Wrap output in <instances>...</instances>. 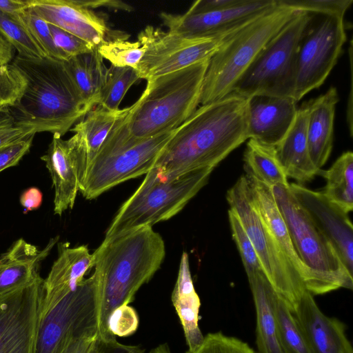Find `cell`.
<instances>
[{
    "mask_svg": "<svg viewBox=\"0 0 353 353\" xmlns=\"http://www.w3.org/2000/svg\"><path fill=\"white\" fill-rule=\"evenodd\" d=\"M50 172L54 189V212L61 216L74 205L80 183L87 170L82 137L79 133L67 140L54 134L46 154L41 157Z\"/></svg>",
    "mask_w": 353,
    "mask_h": 353,
    "instance_id": "cell-16",
    "label": "cell"
},
{
    "mask_svg": "<svg viewBox=\"0 0 353 353\" xmlns=\"http://www.w3.org/2000/svg\"><path fill=\"white\" fill-rule=\"evenodd\" d=\"M256 310V343L259 353H285L274 311L276 292L263 271L247 275Z\"/></svg>",
    "mask_w": 353,
    "mask_h": 353,
    "instance_id": "cell-26",
    "label": "cell"
},
{
    "mask_svg": "<svg viewBox=\"0 0 353 353\" xmlns=\"http://www.w3.org/2000/svg\"><path fill=\"white\" fill-rule=\"evenodd\" d=\"M20 19L46 57L61 61L69 59L54 44L49 25L45 20L28 8L21 14Z\"/></svg>",
    "mask_w": 353,
    "mask_h": 353,
    "instance_id": "cell-36",
    "label": "cell"
},
{
    "mask_svg": "<svg viewBox=\"0 0 353 353\" xmlns=\"http://www.w3.org/2000/svg\"><path fill=\"white\" fill-rule=\"evenodd\" d=\"M11 63L26 80L20 100L9 108L19 125L62 137L89 112L63 61L17 55Z\"/></svg>",
    "mask_w": 353,
    "mask_h": 353,
    "instance_id": "cell-3",
    "label": "cell"
},
{
    "mask_svg": "<svg viewBox=\"0 0 353 353\" xmlns=\"http://www.w3.org/2000/svg\"><path fill=\"white\" fill-rule=\"evenodd\" d=\"M292 312L311 353H353L344 324L324 314L308 291L301 297Z\"/></svg>",
    "mask_w": 353,
    "mask_h": 353,
    "instance_id": "cell-20",
    "label": "cell"
},
{
    "mask_svg": "<svg viewBox=\"0 0 353 353\" xmlns=\"http://www.w3.org/2000/svg\"><path fill=\"white\" fill-rule=\"evenodd\" d=\"M139 324L137 310L130 305H122L115 308L109 315L107 327L108 332L119 337L133 334Z\"/></svg>",
    "mask_w": 353,
    "mask_h": 353,
    "instance_id": "cell-40",
    "label": "cell"
},
{
    "mask_svg": "<svg viewBox=\"0 0 353 353\" xmlns=\"http://www.w3.org/2000/svg\"><path fill=\"white\" fill-rule=\"evenodd\" d=\"M14 52V47L0 34V65L12 61Z\"/></svg>",
    "mask_w": 353,
    "mask_h": 353,
    "instance_id": "cell-49",
    "label": "cell"
},
{
    "mask_svg": "<svg viewBox=\"0 0 353 353\" xmlns=\"http://www.w3.org/2000/svg\"><path fill=\"white\" fill-rule=\"evenodd\" d=\"M226 199L256 252L262 270L274 290L293 310L306 292L303 281L251 201L245 175L228 190Z\"/></svg>",
    "mask_w": 353,
    "mask_h": 353,
    "instance_id": "cell-10",
    "label": "cell"
},
{
    "mask_svg": "<svg viewBox=\"0 0 353 353\" xmlns=\"http://www.w3.org/2000/svg\"><path fill=\"white\" fill-rule=\"evenodd\" d=\"M276 4L228 34L209 59L200 104L221 99L233 88L263 48L297 12Z\"/></svg>",
    "mask_w": 353,
    "mask_h": 353,
    "instance_id": "cell-5",
    "label": "cell"
},
{
    "mask_svg": "<svg viewBox=\"0 0 353 353\" xmlns=\"http://www.w3.org/2000/svg\"><path fill=\"white\" fill-rule=\"evenodd\" d=\"M245 173L253 207L299 273L305 285L307 278V269L294 250L287 225L279 209L272 188L258 180L250 173L248 172Z\"/></svg>",
    "mask_w": 353,
    "mask_h": 353,
    "instance_id": "cell-25",
    "label": "cell"
},
{
    "mask_svg": "<svg viewBox=\"0 0 353 353\" xmlns=\"http://www.w3.org/2000/svg\"><path fill=\"white\" fill-rule=\"evenodd\" d=\"M346 40L344 15L309 13L296 52L294 94L296 102L324 83Z\"/></svg>",
    "mask_w": 353,
    "mask_h": 353,
    "instance_id": "cell-11",
    "label": "cell"
},
{
    "mask_svg": "<svg viewBox=\"0 0 353 353\" xmlns=\"http://www.w3.org/2000/svg\"><path fill=\"white\" fill-rule=\"evenodd\" d=\"M97 332V294L92 275L41 314L34 353H59L71 339Z\"/></svg>",
    "mask_w": 353,
    "mask_h": 353,
    "instance_id": "cell-12",
    "label": "cell"
},
{
    "mask_svg": "<svg viewBox=\"0 0 353 353\" xmlns=\"http://www.w3.org/2000/svg\"><path fill=\"white\" fill-rule=\"evenodd\" d=\"M97 294V329L104 341L116 339L108 330L110 313L130 305L139 288L160 268L165 255L161 236L145 225L104 239L92 253Z\"/></svg>",
    "mask_w": 353,
    "mask_h": 353,
    "instance_id": "cell-2",
    "label": "cell"
},
{
    "mask_svg": "<svg viewBox=\"0 0 353 353\" xmlns=\"http://www.w3.org/2000/svg\"><path fill=\"white\" fill-rule=\"evenodd\" d=\"M274 311L279 337L285 353H311L303 333L286 301L276 292Z\"/></svg>",
    "mask_w": 353,
    "mask_h": 353,
    "instance_id": "cell-32",
    "label": "cell"
},
{
    "mask_svg": "<svg viewBox=\"0 0 353 353\" xmlns=\"http://www.w3.org/2000/svg\"><path fill=\"white\" fill-rule=\"evenodd\" d=\"M97 50L112 65L131 67L136 70L144 54V49L138 41L130 42L120 38L106 40Z\"/></svg>",
    "mask_w": 353,
    "mask_h": 353,
    "instance_id": "cell-35",
    "label": "cell"
},
{
    "mask_svg": "<svg viewBox=\"0 0 353 353\" xmlns=\"http://www.w3.org/2000/svg\"><path fill=\"white\" fill-rule=\"evenodd\" d=\"M19 201L23 212L27 213L39 208L43 201V194L39 188L30 187L22 192Z\"/></svg>",
    "mask_w": 353,
    "mask_h": 353,
    "instance_id": "cell-46",
    "label": "cell"
},
{
    "mask_svg": "<svg viewBox=\"0 0 353 353\" xmlns=\"http://www.w3.org/2000/svg\"><path fill=\"white\" fill-rule=\"evenodd\" d=\"M97 48L63 61L85 106L90 111L99 101L108 68Z\"/></svg>",
    "mask_w": 353,
    "mask_h": 353,
    "instance_id": "cell-28",
    "label": "cell"
},
{
    "mask_svg": "<svg viewBox=\"0 0 353 353\" xmlns=\"http://www.w3.org/2000/svg\"><path fill=\"white\" fill-rule=\"evenodd\" d=\"M228 34L187 37L147 26L138 35L144 49L137 69L139 79L148 81L209 59Z\"/></svg>",
    "mask_w": 353,
    "mask_h": 353,
    "instance_id": "cell-14",
    "label": "cell"
},
{
    "mask_svg": "<svg viewBox=\"0 0 353 353\" xmlns=\"http://www.w3.org/2000/svg\"><path fill=\"white\" fill-rule=\"evenodd\" d=\"M276 0H199L183 14L162 12L168 31L187 37L230 34L276 6Z\"/></svg>",
    "mask_w": 353,
    "mask_h": 353,
    "instance_id": "cell-13",
    "label": "cell"
},
{
    "mask_svg": "<svg viewBox=\"0 0 353 353\" xmlns=\"http://www.w3.org/2000/svg\"><path fill=\"white\" fill-rule=\"evenodd\" d=\"M339 101L337 89L331 86L324 94L307 101L309 154L318 170L325 164L332 150L334 114Z\"/></svg>",
    "mask_w": 353,
    "mask_h": 353,
    "instance_id": "cell-23",
    "label": "cell"
},
{
    "mask_svg": "<svg viewBox=\"0 0 353 353\" xmlns=\"http://www.w3.org/2000/svg\"><path fill=\"white\" fill-rule=\"evenodd\" d=\"M130 110L110 131L90 163L79 185L86 199H93L125 181L146 174L178 128L155 136L137 139L128 126Z\"/></svg>",
    "mask_w": 353,
    "mask_h": 353,
    "instance_id": "cell-6",
    "label": "cell"
},
{
    "mask_svg": "<svg viewBox=\"0 0 353 353\" xmlns=\"http://www.w3.org/2000/svg\"><path fill=\"white\" fill-rule=\"evenodd\" d=\"M232 236L240 254L247 275L263 271L255 249L236 215L228 210Z\"/></svg>",
    "mask_w": 353,
    "mask_h": 353,
    "instance_id": "cell-38",
    "label": "cell"
},
{
    "mask_svg": "<svg viewBox=\"0 0 353 353\" xmlns=\"http://www.w3.org/2000/svg\"><path fill=\"white\" fill-rule=\"evenodd\" d=\"M289 188L353 274V227L348 214L330 202L322 192L312 190L296 183H290Z\"/></svg>",
    "mask_w": 353,
    "mask_h": 353,
    "instance_id": "cell-17",
    "label": "cell"
},
{
    "mask_svg": "<svg viewBox=\"0 0 353 353\" xmlns=\"http://www.w3.org/2000/svg\"><path fill=\"white\" fill-rule=\"evenodd\" d=\"M209 59L147 81L128 117L130 134L151 137L180 126L197 109Z\"/></svg>",
    "mask_w": 353,
    "mask_h": 353,
    "instance_id": "cell-4",
    "label": "cell"
},
{
    "mask_svg": "<svg viewBox=\"0 0 353 353\" xmlns=\"http://www.w3.org/2000/svg\"><path fill=\"white\" fill-rule=\"evenodd\" d=\"M214 169L203 168L170 176L153 167L119 209L105 239L170 219L207 184Z\"/></svg>",
    "mask_w": 353,
    "mask_h": 353,
    "instance_id": "cell-7",
    "label": "cell"
},
{
    "mask_svg": "<svg viewBox=\"0 0 353 353\" xmlns=\"http://www.w3.org/2000/svg\"><path fill=\"white\" fill-rule=\"evenodd\" d=\"M308 19L309 13L297 11L259 52L232 92L246 99L254 95L294 99L296 52Z\"/></svg>",
    "mask_w": 353,
    "mask_h": 353,
    "instance_id": "cell-9",
    "label": "cell"
},
{
    "mask_svg": "<svg viewBox=\"0 0 353 353\" xmlns=\"http://www.w3.org/2000/svg\"><path fill=\"white\" fill-rule=\"evenodd\" d=\"M103 353H145V351L139 345L120 343L116 339L108 343Z\"/></svg>",
    "mask_w": 353,
    "mask_h": 353,
    "instance_id": "cell-48",
    "label": "cell"
},
{
    "mask_svg": "<svg viewBox=\"0 0 353 353\" xmlns=\"http://www.w3.org/2000/svg\"><path fill=\"white\" fill-rule=\"evenodd\" d=\"M26 87V80L16 66L12 63L0 65V107L15 105Z\"/></svg>",
    "mask_w": 353,
    "mask_h": 353,
    "instance_id": "cell-37",
    "label": "cell"
},
{
    "mask_svg": "<svg viewBox=\"0 0 353 353\" xmlns=\"http://www.w3.org/2000/svg\"><path fill=\"white\" fill-rule=\"evenodd\" d=\"M59 255L43 280V298L41 314L56 305L64 296L75 290L85 279L84 276L94 268V258L87 245L70 248L68 243H60Z\"/></svg>",
    "mask_w": 353,
    "mask_h": 353,
    "instance_id": "cell-21",
    "label": "cell"
},
{
    "mask_svg": "<svg viewBox=\"0 0 353 353\" xmlns=\"http://www.w3.org/2000/svg\"><path fill=\"white\" fill-rule=\"evenodd\" d=\"M34 134L0 148V172L8 168L17 165L22 157L29 151Z\"/></svg>",
    "mask_w": 353,
    "mask_h": 353,
    "instance_id": "cell-45",
    "label": "cell"
},
{
    "mask_svg": "<svg viewBox=\"0 0 353 353\" xmlns=\"http://www.w3.org/2000/svg\"><path fill=\"white\" fill-rule=\"evenodd\" d=\"M247 99L232 92L202 105L179 128L154 167L170 176L215 168L248 139Z\"/></svg>",
    "mask_w": 353,
    "mask_h": 353,
    "instance_id": "cell-1",
    "label": "cell"
},
{
    "mask_svg": "<svg viewBox=\"0 0 353 353\" xmlns=\"http://www.w3.org/2000/svg\"><path fill=\"white\" fill-rule=\"evenodd\" d=\"M171 299L183 330L188 351L193 352L201 344L204 336L199 326L201 301L194 287L185 252L181 257Z\"/></svg>",
    "mask_w": 353,
    "mask_h": 353,
    "instance_id": "cell-27",
    "label": "cell"
},
{
    "mask_svg": "<svg viewBox=\"0 0 353 353\" xmlns=\"http://www.w3.org/2000/svg\"><path fill=\"white\" fill-rule=\"evenodd\" d=\"M0 34L14 47L19 56L30 59L46 57L20 18H14L0 11Z\"/></svg>",
    "mask_w": 353,
    "mask_h": 353,
    "instance_id": "cell-34",
    "label": "cell"
},
{
    "mask_svg": "<svg viewBox=\"0 0 353 353\" xmlns=\"http://www.w3.org/2000/svg\"><path fill=\"white\" fill-rule=\"evenodd\" d=\"M307 101L298 108L296 117L281 142L275 147L278 159L287 177L299 184L312 180L320 170L313 164L307 137Z\"/></svg>",
    "mask_w": 353,
    "mask_h": 353,
    "instance_id": "cell-24",
    "label": "cell"
},
{
    "mask_svg": "<svg viewBox=\"0 0 353 353\" xmlns=\"http://www.w3.org/2000/svg\"><path fill=\"white\" fill-rule=\"evenodd\" d=\"M186 353H255L243 341L228 336L221 332L209 333L204 336L201 344L193 352Z\"/></svg>",
    "mask_w": 353,
    "mask_h": 353,
    "instance_id": "cell-39",
    "label": "cell"
},
{
    "mask_svg": "<svg viewBox=\"0 0 353 353\" xmlns=\"http://www.w3.org/2000/svg\"><path fill=\"white\" fill-rule=\"evenodd\" d=\"M278 3L307 13L345 15L352 0H277Z\"/></svg>",
    "mask_w": 353,
    "mask_h": 353,
    "instance_id": "cell-41",
    "label": "cell"
},
{
    "mask_svg": "<svg viewBox=\"0 0 353 353\" xmlns=\"http://www.w3.org/2000/svg\"><path fill=\"white\" fill-rule=\"evenodd\" d=\"M28 8L27 0H0V11L14 18L19 19Z\"/></svg>",
    "mask_w": 353,
    "mask_h": 353,
    "instance_id": "cell-47",
    "label": "cell"
},
{
    "mask_svg": "<svg viewBox=\"0 0 353 353\" xmlns=\"http://www.w3.org/2000/svg\"><path fill=\"white\" fill-rule=\"evenodd\" d=\"M243 161L245 171L268 186H289L275 147L249 139L243 153Z\"/></svg>",
    "mask_w": 353,
    "mask_h": 353,
    "instance_id": "cell-30",
    "label": "cell"
},
{
    "mask_svg": "<svg viewBox=\"0 0 353 353\" xmlns=\"http://www.w3.org/2000/svg\"><path fill=\"white\" fill-rule=\"evenodd\" d=\"M139 79L136 69L111 65L107 70L105 82L97 105L112 111L118 110L126 92Z\"/></svg>",
    "mask_w": 353,
    "mask_h": 353,
    "instance_id": "cell-33",
    "label": "cell"
},
{
    "mask_svg": "<svg viewBox=\"0 0 353 353\" xmlns=\"http://www.w3.org/2000/svg\"><path fill=\"white\" fill-rule=\"evenodd\" d=\"M28 8L45 20L97 48L106 41L108 28L82 1L27 0Z\"/></svg>",
    "mask_w": 353,
    "mask_h": 353,
    "instance_id": "cell-18",
    "label": "cell"
},
{
    "mask_svg": "<svg viewBox=\"0 0 353 353\" xmlns=\"http://www.w3.org/2000/svg\"><path fill=\"white\" fill-rule=\"evenodd\" d=\"M112 341L103 340L97 332L86 334L71 339L59 353H103Z\"/></svg>",
    "mask_w": 353,
    "mask_h": 353,
    "instance_id": "cell-44",
    "label": "cell"
},
{
    "mask_svg": "<svg viewBox=\"0 0 353 353\" xmlns=\"http://www.w3.org/2000/svg\"><path fill=\"white\" fill-rule=\"evenodd\" d=\"M43 280L0 296V353H34Z\"/></svg>",
    "mask_w": 353,
    "mask_h": 353,
    "instance_id": "cell-15",
    "label": "cell"
},
{
    "mask_svg": "<svg viewBox=\"0 0 353 353\" xmlns=\"http://www.w3.org/2000/svg\"><path fill=\"white\" fill-rule=\"evenodd\" d=\"M129 110L130 107H128L112 111L97 105L84 116L83 119L70 129L82 137L87 169L117 121Z\"/></svg>",
    "mask_w": 353,
    "mask_h": 353,
    "instance_id": "cell-29",
    "label": "cell"
},
{
    "mask_svg": "<svg viewBox=\"0 0 353 353\" xmlns=\"http://www.w3.org/2000/svg\"><path fill=\"white\" fill-rule=\"evenodd\" d=\"M49 28L56 46L69 58L87 53L94 48L85 41L54 25L50 24Z\"/></svg>",
    "mask_w": 353,
    "mask_h": 353,
    "instance_id": "cell-43",
    "label": "cell"
},
{
    "mask_svg": "<svg viewBox=\"0 0 353 353\" xmlns=\"http://www.w3.org/2000/svg\"><path fill=\"white\" fill-rule=\"evenodd\" d=\"M319 174L325 179L322 191L325 197L346 213L353 209V153L343 152L327 170Z\"/></svg>",
    "mask_w": 353,
    "mask_h": 353,
    "instance_id": "cell-31",
    "label": "cell"
},
{
    "mask_svg": "<svg viewBox=\"0 0 353 353\" xmlns=\"http://www.w3.org/2000/svg\"><path fill=\"white\" fill-rule=\"evenodd\" d=\"M32 134L33 130L17 123L8 107H0V148Z\"/></svg>",
    "mask_w": 353,
    "mask_h": 353,
    "instance_id": "cell-42",
    "label": "cell"
},
{
    "mask_svg": "<svg viewBox=\"0 0 353 353\" xmlns=\"http://www.w3.org/2000/svg\"><path fill=\"white\" fill-rule=\"evenodd\" d=\"M58 239L59 236L51 239L42 250L23 239L14 241L0 256V296L34 281L40 275L41 261L48 256Z\"/></svg>",
    "mask_w": 353,
    "mask_h": 353,
    "instance_id": "cell-22",
    "label": "cell"
},
{
    "mask_svg": "<svg viewBox=\"0 0 353 353\" xmlns=\"http://www.w3.org/2000/svg\"><path fill=\"white\" fill-rule=\"evenodd\" d=\"M296 103L291 97L254 95L248 98V138L276 147L296 117Z\"/></svg>",
    "mask_w": 353,
    "mask_h": 353,
    "instance_id": "cell-19",
    "label": "cell"
},
{
    "mask_svg": "<svg viewBox=\"0 0 353 353\" xmlns=\"http://www.w3.org/2000/svg\"><path fill=\"white\" fill-rule=\"evenodd\" d=\"M272 189L294 250L307 269L306 290L312 295L339 288L352 290L353 274L296 201L289 186H274Z\"/></svg>",
    "mask_w": 353,
    "mask_h": 353,
    "instance_id": "cell-8",
    "label": "cell"
},
{
    "mask_svg": "<svg viewBox=\"0 0 353 353\" xmlns=\"http://www.w3.org/2000/svg\"><path fill=\"white\" fill-rule=\"evenodd\" d=\"M148 353H172L167 343L160 344L150 350Z\"/></svg>",
    "mask_w": 353,
    "mask_h": 353,
    "instance_id": "cell-50",
    "label": "cell"
}]
</instances>
